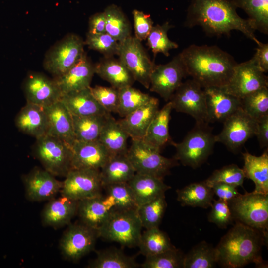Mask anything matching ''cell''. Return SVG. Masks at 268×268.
Instances as JSON below:
<instances>
[{"mask_svg":"<svg viewBox=\"0 0 268 268\" xmlns=\"http://www.w3.org/2000/svg\"><path fill=\"white\" fill-rule=\"evenodd\" d=\"M236 9L229 0H192L185 25L190 28L200 26L211 36H230L232 31H239L258 45L261 42L251 21L239 16Z\"/></svg>","mask_w":268,"mask_h":268,"instance_id":"1","label":"cell"},{"mask_svg":"<svg viewBox=\"0 0 268 268\" xmlns=\"http://www.w3.org/2000/svg\"><path fill=\"white\" fill-rule=\"evenodd\" d=\"M179 55L188 75L203 88L225 86L237 64L230 54L215 45L192 44Z\"/></svg>","mask_w":268,"mask_h":268,"instance_id":"2","label":"cell"},{"mask_svg":"<svg viewBox=\"0 0 268 268\" xmlns=\"http://www.w3.org/2000/svg\"><path fill=\"white\" fill-rule=\"evenodd\" d=\"M267 236L237 221L216 247L218 263L227 268H241L251 263H262L260 252Z\"/></svg>","mask_w":268,"mask_h":268,"instance_id":"3","label":"cell"},{"mask_svg":"<svg viewBox=\"0 0 268 268\" xmlns=\"http://www.w3.org/2000/svg\"><path fill=\"white\" fill-rule=\"evenodd\" d=\"M215 143V135L208 123H196L181 142H172L176 148L174 158L184 166L197 168L212 153Z\"/></svg>","mask_w":268,"mask_h":268,"instance_id":"4","label":"cell"},{"mask_svg":"<svg viewBox=\"0 0 268 268\" xmlns=\"http://www.w3.org/2000/svg\"><path fill=\"white\" fill-rule=\"evenodd\" d=\"M142 228L137 210H115L97 231L98 237L134 247L138 246Z\"/></svg>","mask_w":268,"mask_h":268,"instance_id":"5","label":"cell"},{"mask_svg":"<svg viewBox=\"0 0 268 268\" xmlns=\"http://www.w3.org/2000/svg\"><path fill=\"white\" fill-rule=\"evenodd\" d=\"M228 203L233 219L268 235V194L246 192Z\"/></svg>","mask_w":268,"mask_h":268,"instance_id":"6","label":"cell"},{"mask_svg":"<svg viewBox=\"0 0 268 268\" xmlns=\"http://www.w3.org/2000/svg\"><path fill=\"white\" fill-rule=\"evenodd\" d=\"M84 41L79 35L69 33L56 42L46 52L43 67L53 78L66 73L85 53Z\"/></svg>","mask_w":268,"mask_h":268,"instance_id":"7","label":"cell"},{"mask_svg":"<svg viewBox=\"0 0 268 268\" xmlns=\"http://www.w3.org/2000/svg\"><path fill=\"white\" fill-rule=\"evenodd\" d=\"M33 152L44 169L55 177H65L72 169L71 148L56 137L45 134L37 138Z\"/></svg>","mask_w":268,"mask_h":268,"instance_id":"8","label":"cell"},{"mask_svg":"<svg viewBox=\"0 0 268 268\" xmlns=\"http://www.w3.org/2000/svg\"><path fill=\"white\" fill-rule=\"evenodd\" d=\"M160 151L142 139H132L126 155L136 173L149 174L163 179L170 169L178 165L175 158H168Z\"/></svg>","mask_w":268,"mask_h":268,"instance_id":"9","label":"cell"},{"mask_svg":"<svg viewBox=\"0 0 268 268\" xmlns=\"http://www.w3.org/2000/svg\"><path fill=\"white\" fill-rule=\"evenodd\" d=\"M119 59L135 81L149 89L151 74L155 65L146 52L141 41L131 36L120 42Z\"/></svg>","mask_w":268,"mask_h":268,"instance_id":"10","label":"cell"},{"mask_svg":"<svg viewBox=\"0 0 268 268\" xmlns=\"http://www.w3.org/2000/svg\"><path fill=\"white\" fill-rule=\"evenodd\" d=\"M68 225L60 240L59 248L66 260L77 262L94 249L97 231L82 223Z\"/></svg>","mask_w":268,"mask_h":268,"instance_id":"11","label":"cell"},{"mask_svg":"<svg viewBox=\"0 0 268 268\" xmlns=\"http://www.w3.org/2000/svg\"><path fill=\"white\" fill-rule=\"evenodd\" d=\"M169 101L173 109L190 115L196 123H207L204 89L192 79L183 82Z\"/></svg>","mask_w":268,"mask_h":268,"instance_id":"12","label":"cell"},{"mask_svg":"<svg viewBox=\"0 0 268 268\" xmlns=\"http://www.w3.org/2000/svg\"><path fill=\"white\" fill-rule=\"evenodd\" d=\"M221 132L215 135L216 142L223 144L232 152L239 150L245 143L255 135L256 120L241 108L228 117L223 122Z\"/></svg>","mask_w":268,"mask_h":268,"instance_id":"13","label":"cell"},{"mask_svg":"<svg viewBox=\"0 0 268 268\" xmlns=\"http://www.w3.org/2000/svg\"><path fill=\"white\" fill-rule=\"evenodd\" d=\"M62 182L61 195L77 201L100 194L103 188L98 169H72Z\"/></svg>","mask_w":268,"mask_h":268,"instance_id":"14","label":"cell"},{"mask_svg":"<svg viewBox=\"0 0 268 268\" xmlns=\"http://www.w3.org/2000/svg\"><path fill=\"white\" fill-rule=\"evenodd\" d=\"M188 76L179 54L165 64L155 65L151 74L149 89L166 101L170 98Z\"/></svg>","mask_w":268,"mask_h":268,"instance_id":"15","label":"cell"},{"mask_svg":"<svg viewBox=\"0 0 268 268\" xmlns=\"http://www.w3.org/2000/svg\"><path fill=\"white\" fill-rule=\"evenodd\" d=\"M251 58L237 64L228 83L222 88L227 93L240 99L264 87L268 79Z\"/></svg>","mask_w":268,"mask_h":268,"instance_id":"16","label":"cell"},{"mask_svg":"<svg viewBox=\"0 0 268 268\" xmlns=\"http://www.w3.org/2000/svg\"><path fill=\"white\" fill-rule=\"evenodd\" d=\"M22 88L27 103L45 107L60 100L61 93L53 78L42 73L30 72Z\"/></svg>","mask_w":268,"mask_h":268,"instance_id":"17","label":"cell"},{"mask_svg":"<svg viewBox=\"0 0 268 268\" xmlns=\"http://www.w3.org/2000/svg\"><path fill=\"white\" fill-rule=\"evenodd\" d=\"M26 198L32 201H49L60 192L63 182L45 169L35 167L22 177Z\"/></svg>","mask_w":268,"mask_h":268,"instance_id":"18","label":"cell"},{"mask_svg":"<svg viewBox=\"0 0 268 268\" xmlns=\"http://www.w3.org/2000/svg\"><path fill=\"white\" fill-rule=\"evenodd\" d=\"M95 67L85 53L79 61L62 75L53 78L62 96L90 86Z\"/></svg>","mask_w":268,"mask_h":268,"instance_id":"19","label":"cell"},{"mask_svg":"<svg viewBox=\"0 0 268 268\" xmlns=\"http://www.w3.org/2000/svg\"><path fill=\"white\" fill-rule=\"evenodd\" d=\"M205 94L207 121L223 122L241 107L240 99L225 92L222 88H203Z\"/></svg>","mask_w":268,"mask_h":268,"instance_id":"20","label":"cell"},{"mask_svg":"<svg viewBox=\"0 0 268 268\" xmlns=\"http://www.w3.org/2000/svg\"><path fill=\"white\" fill-rule=\"evenodd\" d=\"M71 150L72 169L100 170L111 156L98 140L88 142L75 141Z\"/></svg>","mask_w":268,"mask_h":268,"instance_id":"21","label":"cell"},{"mask_svg":"<svg viewBox=\"0 0 268 268\" xmlns=\"http://www.w3.org/2000/svg\"><path fill=\"white\" fill-rule=\"evenodd\" d=\"M44 108L48 118L46 134L58 138L71 148L75 137L71 113L60 100Z\"/></svg>","mask_w":268,"mask_h":268,"instance_id":"22","label":"cell"},{"mask_svg":"<svg viewBox=\"0 0 268 268\" xmlns=\"http://www.w3.org/2000/svg\"><path fill=\"white\" fill-rule=\"evenodd\" d=\"M115 210L109 198L101 193L78 201L77 214L81 223L97 230Z\"/></svg>","mask_w":268,"mask_h":268,"instance_id":"23","label":"cell"},{"mask_svg":"<svg viewBox=\"0 0 268 268\" xmlns=\"http://www.w3.org/2000/svg\"><path fill=\"white\" fill-rule=\"evenodd\" d=\"M159 100L154 97L145 105L118 121L132 139H143L155 114L159 110Z\"/></svg>","mask_w":268,"mask_h":268,"instance_id":"24","label":"cell"},{"mask_svg":"<svg viewBox=\"0 0 268 268\" xmlns=\"http://www.w3.org/2000/svg\"><path fill=\"white\" fill-rule=\"evenodd\" d=\"M78 201L62 195L49 200L41 213L42 224L57 228L69 224L77 214Z\"/></svg>","mask_w":268,"mask_h":268,"instance_id":"25","label":"cell"},{"mask_svg":"<svg viewBox=\"0 0 268 268\" xmlns=\"http://www.w3.org/2000/svg\"><path fill=\"white\" fill-rule=\"evenodd\" d=\"M136 203L139 207L161 196L171 187L165 184L163 179L146 174L135 173L128 182Z\"/></svg>","mask_w":268,"mask_h":268,"instance_id":"26","label":"cell"},{"mask_svg":"<svg viewBox=\"0 0 268 268\" xmlns=\"http://www.w3.org/2000/svg\"><path fill=\"white\" fill-rule=\"evenodd\" d=\"M15 123L21 132L36 139L47 132L48 118L45 109L34 104L26 103L16 116Z\"/></svg>","mask_w":268,"mask_h":268,"instance_id":"27","label":"cell"},{"mask_svg":"<svg viewBox=\"0 0 268 268\" xmlns=\"http://www.w3.org/2000/svg\"><path fill=\"white\" fill-rule=\"evenodd\" d=\"M89 87L62 96L60 101L71 115L86 116L104 115L109 113L96 100Z\"/></svg>","mask_w":268,"mask_h":268,"instance_id":"28","label":"cell"},{"mask_svg":"<svg viewBox=\"0 0 268 268\" xmlns=\"http://www.w3.org/2000/svg\"><path fill=\"white\" fill-rule=\"evenodd\" d=\"M94 67L95 74L118 89L132 86L135 81L131 72L119 58L104 57L94 65Z\"/></svg>","mask_w":268,"mask_h":268,"instance_id":"29","label":"cell"},{"mask_svg":"<svg viewBox=\"0 0 268 268\" xmlns=\"http://www.w3.org/2000/svg\"><path fill=\"white\" fill-rule=\"evenodd\" d=\"M172 109V105L170 101L159 109L142 139L146 143L160 151L167 143L173 142L169 133V123Z\"/></svg>","mask_w":268,"mask_h":268,"instance_id":"30","label":"cell"},{"mask_svg":"<svg viewBox=\"0 0 268 268\" xmlns=\"http://www.w3.org/2000/svg\"><path fill=\"white\" fill-rule=\"evenodd\" d=\"M244 165L242 169L245 177L254 183V193L268 194V153L265 151L260 156L246 151L242 153Z\"/></svg>","mask_w":268,"mask_h":268,"instance_id":"31","label":"cell"},{"mask_svg":"<svg viewBox=\"0 0 268 268\" xmlns=\"http://www.w3.org/2000/svg\"><path fill=\"white\" fill-rule=\"evenodd\" d=\"M129 137L118 121L109 113L101 130L98 140L107 149L111 156L127 153Z\"/></svg>","mask_w":268,"mask_h":268,"instance_id":"32","label":"cell"},{"mask_svg":"<svg viewBox=\"0 0 268 268\" xmlns=\"http://www.w3.org/2000/svg\"><path fill=\"white\" fill-rule=\"evenodd\" d=\"M100 171L103 187L110 184L127 183L136 173L126 154L111 156Z\"/></svg>","mask_w":268,"mask_h":268,"instance_id":"33","label":"cell"},{"mask_svg":"<svg viewBox=\"0 0 268 268\" xmlns=\"http://www.w3.org/2000/svg\"><path fill=\"white\" fill-rule=\"evenodd\" d=\"M176 192L177 200L182 206L203 208L211 206L214 195L205 181L190 184Z\"/></svg>","mask_w":268,"mask_h":268,"instance_id":"34","label":"cell"},{"mask_svg":"<svg viewBox=\"0 0 268 268\" xmlns=\"http://www.w3.org/2000/svg\"><path fill=\"white\" fill-rule=\"evenodd\" d=\"M109 113L104 115L78 116L72 115L75 141L88 142L98 140Z\"/></svg>","mask_w":268,"mask_h":268,"instance_id":"35","label":"cell"},{"mask_svg":"<svg viewBox=\"0 0 268 268\" xmlns=\"http://www.w3.org/2000/svg\"><path fill=\"white\" fill-rule=\"evenodd\" d=\"M217 263L218 253L216 247L203 241L184 255L183 268H212Z\"/></svg>","mask_w":268,"mask_h":268,"instance_id":"36","label":"cell"},{"mask_svg":"<svg viewBox=\"0 0 268 268\" xmlns=\"http://www.w3.org/2000/svg\"><path fill=\"white\" fill-rule=\"evenodd\" d=\"M106 19V32L119 42L131 35V24L126 15L118 6L111 4L103 11Z\"/></svg>","mask_w":268,"mask_h":268,"instance_id":"37","label":"cell"},{"mask_svg":"<svg viewBox=\"0 0 268 268\" xmlns=\"http://www.w3.org/2000/svg\"><path fill=\"white\" fill-rule=\"evenodd\" d=\"M234 5L243 9L255 30L268 34V0H233Z\"/></svg>","mask_w":268,"mask_h":268,"instance_id":"38","label":"cell"},{"mask_svg":"<svg viewBox=\"0 0 268 268\" xmlns=\"http://www.w3.org/2000/svg\"><path fill=\"white\" fill-rule=\"evenodd\" d=\"M139 265L135 258L126 255L116 248L99 251L94 260L90 261L88 268H135Z\"/></svg>","mask_w":268,"mask_h":268,"instance_id":"39","label":"cell"},{"mask_svg":"<svg viewBox=\"0 0 268 268\" xmlns=\"http://www.w3.org/2000/svg\"><path fill=\"white\" fill-rule=\"evenodd\" d=\"M141 253L145 257L154 255L175 247L168 235L158 227L146 229L141 233L138 245Z\"/></svg>","mask_w":268,"mask_h":268,"instance_id":"40","label":"cell"},{"mask_svg":"<svg viewBox=\"0 0 268 268\" xmlns=\"http://www.w3.org/2000/svg\"><path fill=\"white\" fill-rule=\"evenodd\" d=\"M152 97L148 94L128 86L119 89V104L117 113L122 117L146 104Z\"/></svg>","mask_w":268,"mask_h":268,"instance_id":"41","label":"cell"},{"mask_svg":"<svg viewBox=\"0 0 268 268\" xmlns=\"http://www.w3.org/2000/svg\"><path fill=\"white\" fill-rule=\"evenodd\" d=\"M106 195L116 210H137L133 192L128 183L110 184L104 186Z\"/></svg>","mask_w":268,"mask_h":268,"instance_id":"42","label":"cell"},{"mask_svg":"<svg viewBox=\"0 0 268 268\" xmlns=\"http://www.w3.org/2000/svg\"><path fill=\"white\" fill-rule=\"evenodd\" d=\"M172 27L173 26L167 21L152 27L146 40L148 47L154 55L162 53L167 57L170 50L178 47V45L168 36V32Z\"/></svg>","mask_w":268,"mask_h":268,"instance_id":"43","label":"cell"},{"mask_svg":"<svg viewBox=\"0 0 268 268\" xmlns=\"http://www.w3.org/2000/svg\"><path fill=\"white\" fill-rule=\"evenodd\" d=\"M167 205L164 195L139 207L137 213L142 227L149 229L158 227Z\"/></svg>","mask_w":268,"mask_h":268,"instance_id":"44","label":"cell"},{"mask_svg":"<svg viewBox=\"0 0 268 268\" xmlns=\"http://www.w3.org/2000/svg\"><path fill=\"white\" fill-rule=\"evenodd\" d=\"M241 100V108L254 120L268 115V87L257 90Z\"/></svg>","mask_w":268,"mask_h":268,"instance_id":"45","label":"cell"},{"mask_svg":"<svg viewBox=\"0 0 268 268\" xmlns=\"http://www.w3.org/2000/svg\"><path fill=\"white\" fill-rule=\"evenodd\" d=\"M184 255L175 247L164 252L145 257L143 268H183Z\"/></svg>","mask_w":268,"mask_h":268,"instance_id":"46","label":"cell"},{"mask_svg":"<svg viewBox=\"0 0 268 268\" xmlns=\"http://www.w3.org/2000/svg\"><path fill=\"white\" fill-rule=\"evenodd\" d=\"M84 43L89 49L100 52L105 57L118 55L120 45V42L106 32L98 34L87 33Z\"/></svg>","mask_w":268,"mask_h":268,"instance_id":"47","label":"cell"},{"mask_svg":"<svg viewBox=\"0 0 268 268\" xmlns=\"http://www.w3.org/2000/svg\"><path fill=\"white\" fill-rule=\"evenodd\" d=\"M245 178L243 169L232 164L215 170L205 182L210 187L214 183H223L237 187L242 186Z\"/></svg>","mask_w":268,"mask_h":268,"instance_id":"48","label":"cell"},{"mask_svg":"<svg viewBox=\"0 0 268 268\" xmlns=\"http://www.w3.org/2000/svg\"><path fill=\"white\" fill-rule=\"evenodd\" d=\"M91 92L98 102L107 112L117 113L119 104V89L112 86L96 85L90 86Z\"/></svg>","mask_w":268,"mask_h":268,"instance_id":"49","label":"cell"},{"mask_svg":"<svg viewBox=\"0 0 268 268\" xmlns=\"http://www.w3.org/2000/svg\"><path fill=\"white\" fill-rule=\"evenodd\" d=\"M211 207L208 216L210 222L221 228H225L231 223L233 219L227 201L220 199H213Z\"/></svg>","mask_w":268,"mask_h":268,"instance_id":"50","label":"cell"},{"mask_svg":"<svg viewBox=\"0 0 268 268\" xmlns=\"http://www.w3.org/2000/svg\"><path fill=\"white\" fill-rule=\"evenodd\" d=\"M134 29V37L141 41L146 39L152 27L153 21L149 14L137 9L132 12Z\"/></svg>","mask_w":268,"mask_h":268,"instance_id":"51","label":"cell"},{"mask_svg":"<svg viewBox=\"0 0 268 268\" xmlns=\"http://www.w3.org/2000/svg\"><path fill=\"white\" fill-rule=\"evenodd\" d=\"M214 194L219 199L228 201L233 199L240 193L238 192L236 187L223 183H216L210 186Z\"/></svg>","mask_w":268,"mask_h":268,"instance_id":"52","label":"cell"},{"mask_svg":"<svg viewBox=\"0 0 268 268\" xmlns=\"http://www.w3.org/2000/svg\"><path fill=\"white\" fill-rule=\"evenodd\" d=\"M252 60L264 73L268 71V44L261 42L256 48Z\"/></svg>","mask_w":268,"mask_h":268,"instance_id":"53","label":"cell"},{"mask_svg":"<svg viewBox=\"0 0 268 268\" xmlns=\"http://www.w3.org/2000/svg\"><path fill=\"white\" fill-rule=\"evenodd\" d=\"M255 134L261 148L268 146V115L256 121Z\"/></svg>","mask_w":268,"mask_h":268,"instance_id":"54","label":"cell"},{"mask_svg":"<svg viewBox=\"0 0 268 268\" xmlns=\"http://www.w3.org/2000/svg\"><path fill=\"white\" fill-rule=\"evenodd\" d=\"M106 32V19L103 12H98L91 16L88 22V32L91 34Z\"/></svg>","mask_w":268,"mask_h":268,"instance_id":"55","label":"cell"}]
</instances>
